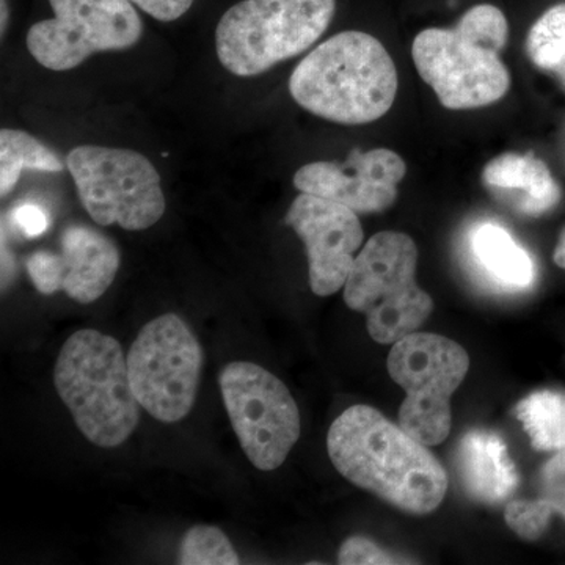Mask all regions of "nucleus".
Instances as JSON below:
<instances>
[{
	"mask_svg": "<svg viewBox=\"0 0 565 565\" xmlns=\"http://www.w3.org/2000/svg\"><path fill=\"white\" fill-rule=\"evenodd\" d=\"M66 169L82 206L98 225L141 232L166 212L161 177L140 152L81 145L66 158Z\"/></svg>",
	"mask_w": 565,
	"mask_h": 565,
	"instance_id": "0eeeda50",
	"label": "nucleus"
},
{
	"mask_svg": "<svg viewBox=\"0 0 565 565\" xmlns=\"http://www.w3.org/2000/svg\"><path fill=\"white\" fill-rule=\"evenodd\" d=\"M54 384L82 435L99 448L125 444L140 422L128 356L109 334H71L57 356Z\"/></svg>",
	"mask_w": 565,
	"mask_h": 565,
	"instance_id": "20e7f679",
	"label": "nucleus"
},
{
	"mask_svg": "<svg viewBox=\"0 0 565 565\" xmlns=\"http://www.w3.org/2000/svg\"><path fill=\"white\" fill-rule=\"evenodd\" d=\"M407 166L397 152L353 150L344 162L307 163L294 174L300 192L344 204L356 214H374L392 207Z\"/></svg>",
	"mask_w": 565,
	"mask_h": 565,
	"instance_id": "ddd939ff",
	"label": "nucleus"
},
{
	"mask_svg": "<svg viewBox=\"0 0 565 565\" xmlns=\"http://www.w3.org/2000/svg\"><path fill=\"white\" fill-rule=\"evenodd\" d=\"M11 222L25 237H39L46 233L50 215L40 204L22 203L11 212Z\"/></svg>",
	"mask_w": 565,
	"mask_h": 565,
	"instance_id": "a878e982",
	"label": "nucleus"
},
{
	"mask_svg": "<svg viewBox=\"0 0 565 565\" xmlns=\"http://www.w3.org/2000/svg\"><path fill=\"white\" fill-rule=\"evenodd\" d=\"M527 57L537 68L561 74L565 70V2L552 7L534 22L526 39Z\"/></svg>",
	"mask_w": 565,
	"mask_h": 565,
	"instance_id": "aec40b11",
	"label": "nucleus"
},
{
	"mask_svg": "<svg viewBox=\"0 0 565 565\" xmlns=\"http://www.w3.org/2000/svg\"><path fill=\"white\" fill-rule=\"evenodd\" d=\"M457 471L465 492L484 504H500L515 492L519 473L500 435L475 429L457 448Z\"/></svg>",
	"mask_w": 565,
	"mask_h": 565,
	"instance_id": "dca6fc26",
	"label": "nucleus"
},
{
	"mask_svg": "<svg viewBox=\"0 0 565 565\" xmlns=\"http://www.w3.org/2000/svg\"><path fill=\"white\" fill-rule=\"evenodd\" d=\"M0 7H2V33L6 32L7 21H9V6H7V0H2L0 2Z\"/></svg>",
	"mask_w": 565,
	"mask_h": 565,
	"instance_id": "c85d7f7f",
	"label": "nucleus"
},
{
	"mask_svg": "<svg viewBox=\"0 0 565 565\" xmlns=\"http://www.w3.org/2000/svg\"><path fill=\"white\" fill-rule=\"evenodd\" d=\"M416 266L418 248L404 233H377L356 255L344 302L366 316L367 332L377 343H397L433 313V297L416 282Z\"/></svg>",
	"mask_w": 565,
	"mask_h": 565,
	"instance_id": "423d86ee",
	"label": "nucleus"
},
{
	"mask_svg": "<svg viewBox=\"0 0 565 565\" xmlns=\"http://www.w3.org/2000/svg\"><path fill=\"white\" fill-rule=\"evenodd\" d=\"M218 384L245 456L258 470H277L300 437L299 408L288 386L250 362L226 364Z\"/></svg>",
	"mask_w": 565,
	"mask_h": 565,
	"instance_id": "9d476101",
	"label": "nucleus"
},
{
	"mask_svg": "<svg viewBox=\"0 0 565 565\" xmlns=\"http://www.w3.org/2000/svg\"><path fill=\"white\" fill-rule=\"evenodd\" d=\"M555 514L552 505L539 498L535 501L515 500L508 504L504 519L508 526L525 541H535L545 533Z\"/></svg>",
	"mask_w": 565,
	"mask_h": 565,
	"instance_id": "4be33fe9",
	"label": "nucleus"
},
{
	"mask_svg": "<svg viewBox=\"0 0 565 565\" xmlns=\"http://www.w3.org/2000/svg\"><path fill=\"white\" fill-rule=\"evenodd\" d=\"M338 563L343 565L407 564L408 561L390 555L388 552L375 545L370 539L353 535L341 545L340 553H338Z\"/></svg>",
	"mask_w": 565,
	"mask_h": 565,
	"instance_id": "5701e85b",
	"label": "nucleus"
},
{
	"mask_svg": "<svg viewBox=\"0 0 565 565\" xmlns=\"http://www.w3.org/2000/svg\"><path fill=\"white\" fill-rule=\"evenodd\" d=\"M467 252L471 267L487 288L497 292H522L534 285L535 266L504 226L481 222L470 230Z\"/></svg>",
	"mask_w": 565,
	"mask_h": 565,
	"instance_id": "f3484780",
	"label": "nucleus"
},
{
	"mask_svg": "<svg viewBox=\"0 0 565 565\" xmlns=\"http://www.w3.org/2000/svg\"><path fill=\"white\" fill-rule=\"evenodd\" d=\"M482 184L519 214L539 217L559 203L561 189L548 167L534 154L505 152L482 170Z\"/></svg>",
	"mask_w": 565,
	"mask_h": 565,
	"instance_id": "2eb2a0df",
	"label": "nucleus"
},
{
	"mask_svg": "<svg viewBox=\"0 0 565 565\" xmlns=\"http://www.w3.org/2000/svg\"><path fill=\"white\" fill-rule=\"evenodd\" d=\"M396 65L370 33H338L303 58L289 79L294 102L340 125H367L385 117L396 99Z\"/></svg>",
	"mask_w": 565,
	"mask_h": 565,
	"instance_id": "f03ea898",
	"label": "nucleus"
},
{
	"mask_svg": "<svg viewBox=\"0 0 565 565\" xmlns=\"http://www.w3.org/2000/svg\"><path fill=\"white\" fill-rule=\"evenodd\" d=\"M239 556L221 527L196 525L182 537L178 564L236 565Z\"/></svg>",
	"mask_w": 565,
	"mask_h": 565,
	"instance_id": "412c9836",
	"label": "nucleus"
},
{
	"mask_svg": "<svg viewBox=\"0 0 565 565\" xmlns=\"http://www.w3.org/2000/svg\"><path fill=\"white\" fill-rule=\"evenodd\" d=\"M541 498L565 519V449L557 451L541 471Z\"/></svg>",
	"mask_w": 565,
	"mask_h": 565,
	"instance_id": "b1692460",
	"label": "nucleus"
},
{
	"mask_svg": "<svg viewBox=\"0 0 565 565\" xmlns=\"http://www.w3.org/2000/svg\"><path fill=\"white\" fill-rule=\"evenodd\" d=\"M203 349L178 315L159 316L137 334L128 353L131 385L141 408L166 424L191 414L203 370Z\"/></svg>",
	"mask_w": 565,
	"mask_h": 565,
	"instance_id": "1a4fd4ad",
	"label": "nucleus"
},
{
	"mask_svg": "<svg viewBox=\"0 0 565 565\" xmlns=\"http://www.w3.org/2000/svg\"><path fill=\"white\" fill-rule=\"evenodd\" d=\"M470 370L467 351L435 333H411L394 343L388 373L404 388L399 426L426 446L444 444L451 433V396Z\"/></svg>",
	"mask_w": 565,
	"mask_h": 565,
	"instance_id": "6e6552de",
	"label": "nucleus"
},
{
	"mask_svg": "<svg viewBox=\"0 0 565 565\" xmlns=\"http://www.w3.org/2000/svg\"><path fill=\"white\" fill-rule=\"evenodd\" d=\"M61 156L20 129L0 132V193L6 196L20 181L22 170L57 173L65 170Z\"/></svg>",
	"mask_w": 565,
	"mask_h": 565,
	"instance_id": "a211bd4d",
	"label": "nucleus"
},
{
	"mask_svg": "<svg viewBox=\"0 0 565 565\" xmlns=\"http://www.w3.org/2000/svg\"><path fill=\"white\" fill-rule=\"evenodd\" d=\"M514 415L537 451L565 449V393L542 390L520 401Z\"/></svg>",
	"mask_w": 565,
	"mask_h": 565,
	"instance_id": "6ab92c4d",
	"label": "nucleus"
},
{
	"mask_svg": "<svg viewBox=\"0 0 565 565\" xmlns=\"http://www.w3.org/2000/svg\"><path fill=\"white\" fill-rule=\"evenodd\" d=\"M509 39L503 11L479 3L452 29H426L412 46L422 79L449 110H471L500 102L511 87V74L500 52Z\"/></svg>",
	"mask_w": 565,
	"mask_h": 565,
	"instance_id": "7ed1b4c3",
	"label": "nucleus"
},
{
	"mask_svg": "<svg viewBox=\"0 0 565 565\" xmlns=\"http://www.w3.org/2000/svg\"><path fill=\"white\" fill-rule=\"evenodd\" d=\"M553 259H555L556 266H559L561 269L565 270V228L563 230V233H561L559 241H557L555 253H553Z\"/></svg>",
	"mask_w": 565,
	"mask_h": 565,
	"instance_id": "cd10ccee",
	"label": "nucleus"
},
{
	"mask_svg": "<svg viewBox=\"0 0 565 565\" xmlns=\"http://www.w3.org/2000/svg\"><path fill=\"white\" fill-rule=\"evenodd\" d=\"M29 277L36 291L44 296L62 291L61 270H58L57 253L40 250L33 253L25 263Z\"/></svg>",
	"mask_w": 565,
	"mask_h": 565,
	"instance_id": "393cba45",
	"label": "nucleus"
},
{
	"mask_svg": "<svg viewBox=\"0 0 565 565\" xmlns=\"http://www.w3.org/2000/svg\"><path fill=\"white\" fill-rule=\"evenodd\" d=\"M334 10L337 0H243L218 21V61L236 76H259L310 50Z\"/></svg>",
	"mask_w": 565,
	"mask_h": 565,
	"instance_id": "39448f33",
	"label": "nucleus"
},
{
	"mask_svg": "<svg viewBox=\"0 0 565 565\" xmlns=\"http://www.w3.org/2000/svg\"><path fill=\"white\" fill-rule=\"evenodd\" d=\"M54 18L33 24L28 50L44 68H77L93 54L136 46L143 22L131 0H50Z\"/></svg>",
	"mask_w": 565,
	"mask_h": 565,
	"instance_id": "9b49d317",
	"label": "nucleus"
},
{
	"mask_svg": "<svg viewBox=\"0 0 565 565\" xmlns=\"http://www.w3.org/2000/svg\"><path fill=\"white\" fill-rule=\"evenodd\" d=\"M131 2L154 20L172 22L188 13L193 0H131Z\"/></svg>",
	"mask_w": 565,
	"mask_h": 565,
	"instance_id": "bb28decb",
	"label": "nucleus"
},
{
	"mask_svg": "<svg viewBox=\"0 0 565 565\" xmlns=\"http://www.w3.org/2000/svg\"><path fill=\"white\" fill-rule=\"evenodd\" d=\"M57 259L62 291L84 305L96 302L104 296L121 264L117 244L84 223H74L63 230Z\"/></svg>",
	"mask_w": 565,
	"mask_h": 565,
	"instance_id": "4468645a",
	"label": "nucleus"
},
{
	"mask_svg": "<svg viewBox=\"0 0 565 565\" xmlns=\"http://www.w3.org/2000/svg\"><path fill=\"white\" fill-rule=\"evenodd\" d=\"M285 223L307 248L311 291L327 297L344 288L363 244L359 214L344 204L302 192L286 212Z\"/></svg>",
	"mask_w": 565,
	"mask_h": 565,
	"instance_id": "f8f14e48",
	"label": "nucleus"
},
{
	"mask_svg": "<svg viewBox=\"0 0 565 565\" xmlns=\"http://www.w3.org/2000/svg\"><path fill=\"white\" fill-rule=\"evenodd\" d=\"M557 76H559V79H561V82H563V85L565 87V70L563 71V73L557 74Z\"/></svg>",
	"mask_w": 565,
	"mask_h": 565,
	"instance_id": "c756f323",
	"label": "nucleus"
},
{
	"mask_svg": "<svg viewBox=\"0 0 565 565\" xmlns=\"http://www.w3.org/2000/svg\"><path fill=\"white\" fill-rule=\"evenodd\" d=\"M327 449L353 486L408 514H430L448 490L445 468L427 446L370 405H353L334 419Z\"/></svg>",
	"mask_w": 565,
	"mask_h": 565,
	"instance_id": "f257e3e1",
	"label": "nucleus"
}]
</instances>
